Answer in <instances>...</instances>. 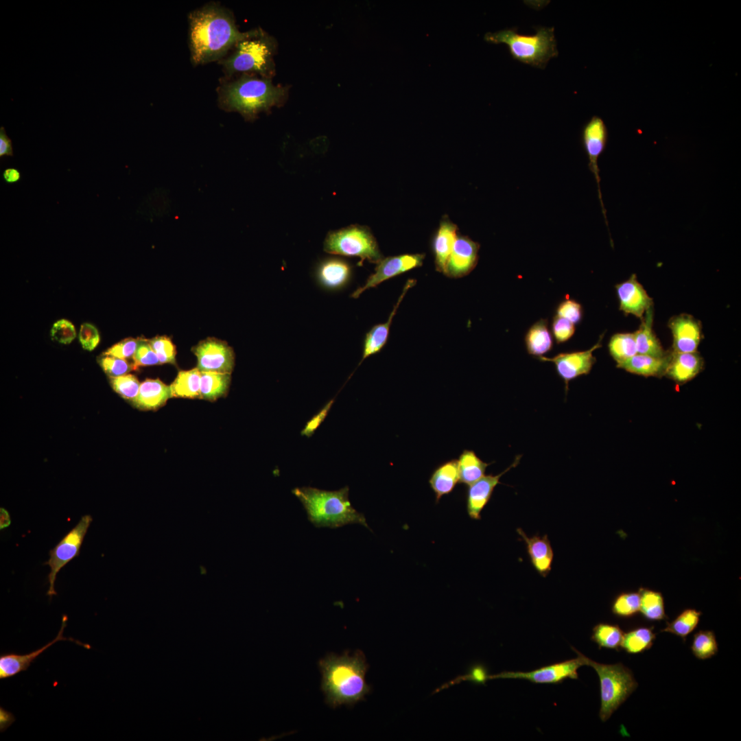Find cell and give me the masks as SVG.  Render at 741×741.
<instances>
[{"instance_id":"27","label":"cell","mask_w":741,"mask_h":741,"mask_svg":"<svg viewBox=\"0 0 741 741\" xmlns=\"http://www.w3.org/2000/svg\"><path fill=\"white\" fill-rule=\"evenodd\" d=\"M638 330L634 332L637 353L661 357L668 354L654 333L653 307L645 313Z\"/></svg>"},{"instance_id":"8","label":"cell","mask_w":741,"mask_h":741,"mask_svg":"<svg viewBox=\"0 0 741 741\" xmlns=\"http://www.w3.org/2000/svg\"><path fill=\"white\" fill-rule=\"evenodd\" d=\"M323 250L331 255L359 257L361 263L365 260L378 263L383 259L370 229L357 224L329 231L325 238Z\"/></svg>"},{"instance_id":"38","label":"cell","mask_w":741,"mask_h":741,"mask_svg":"<svg viewBox=\"0 0 741 741\" xmlns=\"http://www.w3.org/2000/svg\"><path fill=\"white\" fill-rule=\"evenodd\" d=\"M691 650L694 656L698 659L705 660L714 657L718 650L714 633L709 630L696 632L693 636Z\"/></svg>"},{"instance_id":"16","label":"cell","mask_w":741,"mask_h":741,"mask_svg":"<svg viewBox=\"0 0 741 741\" xmlns=\"http://www.w3.org/2000/svg\"><path fill=\"white\" fill-rule=\"evenodd\" d=\"M668 326L672 335V351L696 352L703 334L699 320L691 315L681 314L672 317Z\"/></svg>"},{"instance_id":"2","label":"cell","mask_w":741,"mask_h":741,"mask_svg":"<svg viewBox=\"0 0 741 741\" xmlns=\"http://www.w3.org/2000/svg\"><path fill=\"white\" fill-rule=\"evenodd\" d=\"M318 666L325 702L333 708L353 705L363 700L370 690L365 680L368 664L360 650L353 655L348 652L340 656L330 653L319 661Z\"/></svg>"},{"instance_id":"30","label":"cell","mask_w":741,"mask_h":741,"mask_svg":"<svg viewBox=\"0 0 741 741\" xmlns=\"http://www.w3.org/2000/svg\"><path fill=\"white\" fill-rule=\"evenodd\" d=\"M458 468L459 482L470 485L485 475V471L491 464L484 462L472 450L464 449L459 456Z\"/></svg>"},{"instance_id":"4","label":"cell","mask_w":741,"mask_h":741,"mask_svg":"<svg viewBox=\"0 0 741 741\" xmlns=\"http://www.w3.org/2000/svg\"><path fill=\"white\" fill-rule=\"evenodd\" d=\"M349 491L347 486L336 491L311 486L296 487L292 491L303 504L308 520L316 528H337L357 524L370 530L364 515L351 505Z\"/></svg>"},{"instance_id":"36","label":"cell","mask_w":741,"mask_h":741,"mask_svg":"<svg viewBox=\"0 0 741 741\" xmlns=\"http://www.w3.org/2000/svg\"><path fill=\"white\" fill-rule=\"evenodd\" d=\"M624 633L617 624L599 623L593 628L591 639L598 644L599 648H604L618 651L621 648Z\"/></svg>"},{"instance_id":"5","label":"cell","mask_w":741,"mask_h":741,"mask_svg":"<svg viewBox=\"0 0 741 741\" xmlns=\"http://www.w3.org/2000/svg\"><path fill=\"white\" fill-rule=\"evenodd\" d=\"M231 51L218 62L225 78L238 73H256L267 79L274 75L275 42L262 30H250L249 34L237 43Z\"/></svg>"},{"instance_id":"40","label":"cell","mask_w":741,"mask_h":741,"mask_svg":"<svg viewBox=\"0 0 741 741\" xmlns=\"http://www.w3.org/2000/svg\"><path fill=\"white\" fill-rule=\"evenodd\" d=\"M113 390L126 399L133 401L138 395L140 383L137 378L130 374L110 377Z\"/></svg>"},{"instance_id":"39","label":"cell","mask_w":741,"mask_h":741,"mask_svg":"<svg viewBox=\"0 0 741 741\" xmlns=\"http://www.w3.org/2000/svg\"><path fill=\"white\" fill-rule=\"evenodd\" d=\"M640 609L639 592H624L618 595L611 605L612 613L620 618H628L635 615Z\"/></svg>"},{"instance_id":"15","label":"cell","mask_w":741,"mask_h":741,"mask_svg":"<svg viewBox=\"0 0 741 741\" xmlns=\"http://www.w3.org/2000/svg\"><path fill=\"white\" fill-rule=\"evenodd\" d=\"M67 619L68 618L66 615H62V625L56 637L43 647L25 655H19L14 652L1 655L0 679H5L11 678L23 671L27 670L32 663H33L45 650L59 641H71L86 649H91V646L89 644H83L73 638H67L63 636V632L67 626Z\"/></svg>"},{"instance_id":"20","label":"cell","mask_w":741,"mask_h":741,"mask_svg":"<svg viewBox=\"0 0 741 741\" xmlns=\"http://www.w3.org/2000/svg\"><path fill=\"white\" fill-rule=\"evenodd\" d=\"M320 285L329 290H339L350 281L352 275L351 264L340 257H328L318 263L315 271Z\"/></svg>"},{"instance_id":"34","label":"cell","mask_w":741,"mask_h":741,"mask_svg":"<svg viewBox=\"0 0 741 741\" xmlns=\"http://www.w3.org/2000/svg\"><path fill=\"white\" fill-rule=\"evenodd\" d=\"M640 596V609L643 616L650 621H659L666 619L664 602L660 592L646 588L639 589Z\"/></svg>"},{"instance_id":"9","label":"cell","mask_w":741,"mask_h":741,"mask_svg":"<svg viewBox=\"0 0 741 741\" xmlns=\"http://www.w3.org/2000/svg\"><path fill=\"white\" fill-rule=\"evenodd\" d=\"M92 520L90 515L82 516L78 523L49 551V558L44 564L50 567L48 574L49 587L47 592L50 598L57 595L54 584L58 573L80 554L84 538Z\"/></svg>"},{"instance_id":"13","label":"cell","mask_w":741,"mask_h":741,"mask_svg":"<svg viewBox=\"0 0 741 741\" xmlns=\"http://www.w3.org/2000/svg\"><path fill=\"white\" fill-rule=\"evenodd\" d=\"M424 258L423 254H405L383 258L377 263L374 273L369 276L362 287L353 292L351 297L357 298L364 291L375 287L389 279L421 266Z\"/></svg>"},{"instance_id":"6","label":"cell","mask_w":741,"mask_h":741,"mask_svg":"<svg viewBox=\"0 0 741 741\" xmlns=\"http://www.w3.org/2000/svg\"><path fill=\"white\" fill-rule=\"evenodd\" d=\"M484 39L490 43L506 44L514 60L541 69L558 55L554 27H538L532 35L519 34L513 28L505 29L487 32Z\"/></svg>"},{"instance_id":"10","label":"cell","mask_w":741,"mask_h":741,"mask_svg":"<svg viewBox=\"0 0 741 741\" xmlns=\"http://www.w3.org/2000/svg\"><path fill=\"white\" fill-rule=\"evenodd\" d=\"M608 140V130L603 119L593 115L583 126L581 132V142L584 150L587 156L589 170L594 176L599 200L602 209V213L608 226L607 211L604 208L600 189V169L598 167V158L606 148Z\"/></svg>"},{"instance_id":"18","label":"cell","mask_w":741,"mask_h":741,"mask_svg":"<svg viewBox=\"0 0 741 741\" xmlns=\"http://www.w3.org/2000/svg\"><path fill=\"white\" fill-rule=\"evenodd\" d=\"M480 244L467 236L458 235L447 260L444 274L460 278L469 274L478 261Z\"/></svg>"},{"instance_id":"25","label":"cell","mask_w":741,"mask_h":741,"mask_svg":"<svg viewBox=\"0 0 741 741\" xmlns=\"http://www.w3.org/2000/svg\"><path fill=\"white\" fill-rule=\"evenodd\" d=\"M170 397V386L158 379H148L140 384L138 395L132 401L139 409L154 410L163 406Z\"/></svg>"},{"instance_id":"17","label":"cell","mask_w":741,"mask_h":741,"mask_svg":"<svg viewBox=\"0 0 741 741\" xmlns=\"http://www.w3.org/2000/svg\"><path fill=\"white\" fill-rule=\"evenodd\" d=\"M521 457V456H516L512 464L500 473L484 475L468 486L466 504L467 514L471 519L475 520L481 519V512L490 501L495 488L500 483L501 477L512 468L517 467Z\"/></svg>"},{"instance_id":"33","label":"cell","mask_w":741,"mask_h":741,"mask_svg":"<svg viewBox=\"0 0 741 741\" xmlns=\"http://www.w3.org/2000/svg\"><path fill=\"white\" fill-rule=\"evenodd\" d=\"M656 638L653 627H637L624 633L621 648L629 654H639L649 650Z\"/></svg>"},{"instance_id":"29","label":"cell","mask_w":741,"mask_h":741,"mask_svg":"<svg viewBox=\"0 0 741 741\" xmlns=\"http://www.w3.org/2000/svg\"><path fill=\"white\" fill-rule=\"evenodd\" d=\"M524 342L527 352L535 357L544 356L550 351L554 340L548 319L541 318L533 323L525 334Z\"/></svg>"},{"instance_id":"12","label":"cell","mask_w":741,"mask_h":741,"mask_svg":"<svg viewBox=\"0 0 741 741\" xmlns=\"http://www.w3.org/2000/svg\"><path fill=\"white\" fill-rule=\"evenodd\" d=\"M575 659L554 663L530 672H504L496 675L487 676L486 679H520L534 683L555 684L565 679H577L578 670L585 663L577 655Z\"/></svg>"},{"instance_id":"45","label":"cell","mask_w":741,"mask_h":741,"mask_svg":"<svg viewBox=\"0 0 741 741\" xmlns=\"http://www.w3.org/2000/svg\"><path fill=\"white\" fill-rule=\"evenodd\" d=\"M551 328L552 333L557 344L568 341L574 336L576 331L575 325L556 315L553 316Z\"/></svg>"},{"instance_id":"44","label":"cell","mask_w":741,"mask_h":741,"mask_svg":"<svg viewBox=\"0 0 741 741\" xmlns=\"http://www.w3.org/2000/svg\"><path fill=\"white\" fill-rule=\"evenodd\" d=\"M132 357L134 369L139 366H147L159 363V360L148 340H139L138 346Z\"/></svg>"},{"instance_id":"7","label":"cell","mask_w":741,"mask_h":741,"mask_svg":"<svg viewBox=\"0 0 741 741\" xmlns=\"http://www.w3.org/2000/svg\"><path fill=\"white\" fill-rule=\"evenodd\" d=\"M572 649L581 657L585 666L592 667L598 675L600 685L599 716L602 722H605L636 690L638 683L632 671L622 663H600L583 655L574 648L572 647Z\"/></svg>"},{"instance_id":"22","label":"cell","mask_w":741,"mask_h":741,"mask_svg":"<svg viewBox=\"0 0 741 741\" xmlns=\"http://www.w3.org/2000/svg\"><path fill=\"white\" fill-rule=\"evenodd\" d=\"M704 361L697 353H670L664 375L679 384L694 378L703 369Z\"/></svg>"},{"instance_id":"14","label":"cell","mask_w":741,"mask_h":741,"mask_svg":"<svg viewBox=\"0 0 741 741\" xmlns=\"http://www.w3.org/2000/svg\"><path fill=\"white\" fill-rule=\"evenodd\" d=\"M200 371L231 373L235 364L233 350L226 342L213 338L200 342L193 350Z\"/></svg>"},{"instance_id":"50","label":"cell","mask_w":741,"mask_h":741,"mask_svg":"<svg viewBox=\"0 0 741 741\" xmlns=\"http://www.w3.org/2000/svg\"><path fill=\"white\" fill-rule=\"evenodd\" d=\"M3 178L8 184H13L19 182L21 179L20 172L13 167L6 168L3 172Z\"/></svg>"},{"instance_id":"31","label":"cell","mask_w":741,"mask_h":741,"mask_svg":"<svg viewBox=\"0 0 741 741\" xmlns=\"http://www.w3.org/2000/svg\"><path fill=\"white\" fill-rule=\"evenodd\" d=\"M200 398L215 401L228 391L231 373L213 371H200Z\"/></svg>"},{"instance_id":"41","label":"cell","mask_w":741,"mask_h":741,"mask_svg":"<svg viewBox=\"0 0 741 741\" xmlns=\"http://www.w3.org/2000/svg\"><path fill=\"white\" fill-rule=\"evenodd\" d=\"M555 315L565 318L576 325L579 324L583 319V306L574 299L566 298L558 304Z\"/></svg>"},{"instance_id":"23","label":"cell","mask_w":741,"mask_h":741,"mask_svg":"<svg viewBox=\"0 0 741 741\" xmlns=\"http://www.w3.org/2000/svg\"><path fill=\"white\" fill-rule=\"evenodd\" d=\"M415 283L416 281L413 279H410L407 281L403 289L402 293L397 300L396 305L394 306L393 309L390 312L387 321L384 323L375 325L366 334L364 340L362 357L359 365L367 357L379 353L385 346L388 339L390 327L392 319L397 313V309L408 290L414 286Z\"/></svg>"},{"instance_id":"42","label":"cell","mask_w":741,"mask_h":741,"mask_svg":"<svg viewBox=\"0 0 741 741\" xmlns=\"http://www.w3.org/2000/svg\"><path fill=\"white\" fill-rule=\"evenodd\" d=\"M161 364L174 363L176 351L172 341L165 336L148 340Z\"/></svg>"},{"instance_id":"3","label":"cell","mask_w":741,"mask_h":741,"mask_svg":"<svg viewBox=\"0 0 741 741\" xmlns=\"http://www.w3.org/2000/svg\"><path fill=\"white\" fill-rule=\"evenodd\" d=\"M217 93L221 109L238 113L244 119L252 120L260 113L283 102L286 91L274 84L270 79L244 73L222 80Z\"/></svg>"},{"instance_id":"26","label":"cell","mask_w":741,"mask_h":741,"mask_svg":"<svg viewBox=\"0 0 741 741\" xmlns=\"http://www.w3.org/2000/svg\"><path fill=\"white\" fill-rule=\"evenodd\" d=\"M670 353L661 357L637 353L618 364L617 367L644 377H661L665 373Z\"/></svg>"},{"instance_id":"51","label":"cell","mask_w":741,"mask_h":741,"mask_svg":"<svg viewBox=\"0 0 741 741\" xmlns=\"http://www.w3.org/2000/svg\"><path fill=\"white\" fill-rule=\"evenodd\" d=\"M11 523L9 512L4 508H0V530L10 526Z\"/></svg>"},{"instance_id":"46","label":"cell","mask_w":741,"mask_h":741,"mask_svg":"<svg viewBox=\"0 0 741 741\" xmlns=\"http://www.w3.org/2000/svg\"><path fill=\"white\" fill-rule=\"evenodd\" d=\"M50 336L53 340L62 344H69L76 336L73 325L69 320L61 319L54 323Z\"/></svg>"},{"instance_id":"19","label":"cell","mask_w":741,"mask_h":741,"mask_svg":"<svg viewBox=\"0 0 741 741\" xmlns=\"http://www.w3.org/2000/svg\"><path fill=\"white\" fill-rule=\"evenodd\" d=\"M619 309L626 314L642 319L647 310L653 306L652 298L637 281L635 274L625 281L615 285Z\"/></svg>"},{"instance_id":"49","label":"cell","mask_w":741,"mask_h":741,"mask_svg":"<svg viewBox=\"0 0 741 741\" xmlns=\"http://www.w3.org/2000/svg\"><path fill=\"white\" fill-rule=\"evenodd\" d=\"M13 148L11 139L7 135L5 128H0V158L4 156H12Z\"/></svg>"},{"instance_id":"43","label":"cell","mask_w":741,"mask_h":741,"mask_svg":"<svg viewBox=\"0 0 741 741\" xmlns=\"http://www.w3.org/2000/svg\"><path fill=\"white\" fill-rule=\"evenodd\" d=\"M99 362L103 370L110 377H115L126 375L134 369L133 365H130L124 359L103 355Z\"/></svg>"},{"instance_id":"24","label":"cell","mask_w":741,"mask_h":741,"mask_svg":"<svg viewBox=\"0 0 741 741\" xmlns=\"http://www.w3.org/2000/svg\"><path fill=\"white\" fill-rule=\"evenodd\" d=\"M457 226L447 217L443 218L432 239V250L436 270L445 272V266L458 235Z\"/></svg>"},{"instance_id":"32","label":"cell","mask_w":741,"mask_h":741,"mask_svg":"<svg viewBox=\"0 0 741 741\" xmlns=\"http://www.w3.org/2000/svg\"><path fill=\"white\" fill-rule=\"evenodd\" d=\"M201 372L198 368L180 371L171 384V397L183 398L200 397Z\"/></svg>"},{"instance_id":"21","label":"cell","mask_w":741,"mask_h":741,"mask_svg":"<svg viewBox=\"0 0 741 741\" xmlns=\"http://www.w3.org/2000/svg\"><path fill=\"white\" fill-rule=\"evenodd\" d=\"M517 532L525 542L530 561L535 571L545 578L552 570L554 551L547 534L528 537L520 528Z\"/></svg>"},{"instance_id":"28","label":"cell","mask_w":741,"mask_h":741,"mask_svg":"<svg viewBox=\"0 0 741 741\" xmlns=\"http://www.w3.org/2000/svg\"><path fill=\"white\" fill-rule=\"evenodd\" d=\"M459 482L458 461L456 459L448 460L432 472L429 479V484L438 502L443 495L451 493Z\"/></svg>"},{"instance_id":"37","label":"cell","mask_w":741,"mask_h":741,"mask_svg":"<svg viewBox=\"0 0 741 741\" xmlns=\"http://www.w3.org/2000/svg\"><path fill=\"white\" fill-rule=\"evenodd\" d=\"M609 352L618 364L637 354L634 333H618L608 343Z\"/></svg>"},{"instance_id":"35","label":"cell","mask_w":741,"mask_h":741,"mask_svg":"<svg viewBox=\"0 0 741 741\" xmlns=\"http://www.w3.org/2000/svg\"><path fill=\"white\" fill-rule=\"evenodd\" d=\"M701 614V611L696 609H685L672 622H667L666 626L660 631L679 636L685 642L687 636L698 626Z\"/></svg>"},{"instance_id":"1","label":"cell","mask_w":741,"mask_h":741,"mask_svg":"<svg viewBox=\"0 0 741 741\" xmlns=\"http://www.w3.org/2000/svg\"><path fill=\"white\" fill-rule=\"evenodd\" d=\"M190 60L198 66L219 62L250 33L240 32L232 12L209 2L188 15Z\"/></svg>"},{"instance_id":"48","label":"cell","mask_w":741,"mask_h":741,"mask_svg":"<svg viewBox=\"0 0 741 741\" xmlns=\"http://www.w3.org/2000/svg\"><path fill=\"white\" fill-rule=\"evenodd\" d=\"M79 341L84 349L93 351L99 342V335L97 328L90 323H83L79 331Z\"/></svg>"},{"instance_id":"47","label":"cell","mask_w":741,"mask_h":741,"mask_svg":"<svg viewBox=\"0 0 741 741\" xmlns=\"http://www.w3.org/2000/svg\"><path fill=\"white\" fill-rule=\"evenodd\" d=\"M138 343L139 340L131 338H126L113 345L103 355L125 360L133 357Z\"/></svg>"},{"instance_id":"11","label":"cell","mask_w":741,"mask_h":741,"mask_svg":"<svg viewBox=\"0 0 741 741\" xmlns=\"http://www.w3.org/2000/svg\"><path fill=\"white\" fill-rule=\"evenodd\" d=\"M603 336L604 333L600 336L596 344L586 351L560 353L552 357L541 356L537 358L541 362H550L554 364L558 375L565 382L567 393L570 381L590 373L596 361L593 352L602 346Z\"/></svg>"}]
</instances>
